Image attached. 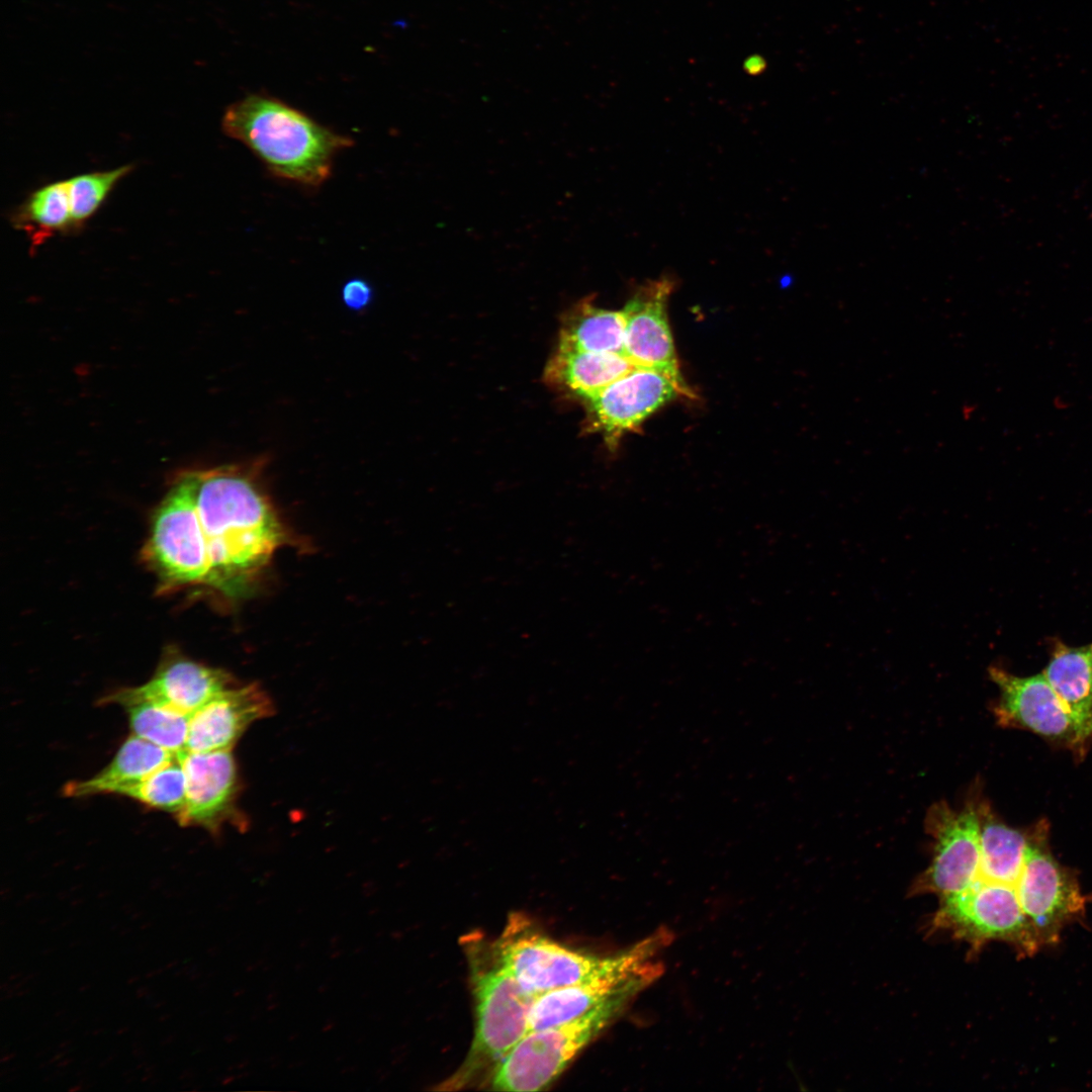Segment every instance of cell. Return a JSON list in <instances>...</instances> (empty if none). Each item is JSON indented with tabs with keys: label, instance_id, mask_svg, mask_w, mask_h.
I'll list each match as a JSON object with an SVG mask.
<instances>
[{
	"label": "cell",
	"instance_id": "6da1fadb",
	"mask_svg": "<svg viewBox=\"0 0 1092 1092\" xmlns=\"http://www.w3.org/2000/svg\"><path fill=\"white\" fill-rule=\"evenodd\" d=\"M256 478L224 466L186 472L156 510L143 558L168 586L248 590L285 542Z\"/></svg>",
	"mask_w": 1092,
	"mask_h": 1092
},
{
	"label": "cell",
	"instance_id": "7a4b0ae2",
	"mask_svg": "<svg viewBox=\"0 0 1092 1092\" xmlns=\"http://www.w3.org/2000/svg\"><path fill=\"white\" fill-rule=\"evenodd\" d=\"M221 128L248 147L273 175L312 187L331 176L335 156L353 145L349 136L263 95H249L231 104Z\"/></svg>",
	"mask_w": 1092,
	"mask_h": 1092
},
{
	"label": "cell",
	"instance_id": "3957f363",
	"mask_svg": "<svg viewBox=\"0 0 1092 1092\" xmlns=\"http://www.w3.org/2000/svg\"><path fill=\"white\" fill-rule=\"evenodd\" d=\"M672 939L657 930L614 954H597L566 946L547 935L529 916L511 913L494 946L511 974L528 992L541 993L595 977L632 976L661 965L653 961Z\"/></svg>",
	"mask_w": 1092,
	"mask_h": 1092
},
{
	"label": "cell",
	"instance_id": "277c9868",
	"mask_svg": "<svg viewBox=\"0 0 1092 1092\" xmlns=\"http://www.w3.org/2000/svg\"><path fill=\"white\" fill-rule=\"evenodd\" d=\"M475 1004V1028L460 1067L438 1090L483 1084L529 1030L536 995L525 990L503 963L493 940L479 933L463 939Z\"/></svg>",
	"mask_w": 1092,
	"mask_h": 1092
},
{
	"label": "cell",
	"instance_id": "5b68a950",
	"mask_svg": "<svg viewBox=\"0 0 1092 1092\" xmlns=\"http://www.w3.org/2000/svg\"><path fill=\"white\" fill-rule=\"evenodd\" d=\"M632 998L623 996L569 1021L528 1031L483 1084L494 1091L544 1090L623 1012Z\"/></svg>",
	"mask_w": 1092,
	"mask_h": 1092
},
{
	"label": "cell",
	"instance_id": "8992f818",
	"mask_svg": "<svg viewBox=\"0 0 1092 1092\" xmlns=\"http://www.w3.org/2000/svg\"><path fill=\"white\" fill-rule=\"evenodd\" d=\"M935 923L973 943L1010 942L1021 954L1041 946L1013 885L979 879L963 892L941 897Z\"/></svg>",
	"mask_w": 1092,
	"mask_h": 1092
},
{
	"label": "cell",
	"instance_id": "52a82bcc",
	"mask_svg": "<svg viewBox=\"0 0 1092 1092\" xmlns=\"http://www.w3.org/2000/svg\"><path fill=\"white\" fill-rule=\"evenodd\" d=\"M989 673L1000 692L993 713L1001 726L1024 728L1076 750L1092 741V725L1068 710L1042 673L1017 676L996 666Z\"/></svg>",
	"mask_w": 1092,
	"mask_h": 1092
},
{
	"label": "cell",
	"instance_id": "ba28073f",
	"mask_svg": "<svg viewBox=\"0 0 1092 1092\" xmlns=\"http://www.w3.org/2000/svg\"><path fill=\"white\" fill-rule=\"evenodd\" d=\"M933 841L932 858L916 882V890L940 897L963 892L980 876V821L978 807L969 800L954 810L945 801L934 803L924 820Z\"/></svg>",
	"mask_w": 1092,
	"mask_h": 1092
},
{
	"label": "cell",
	"instance_id": "9c48e42d",
	"mask_svg": "<svg viewBox=\"0 0 1092 1092\" xmlns=\"http://www.w3.org/2000/svg\"><path fill=\"white\" fill-rule=\"evenodd\" d=\"M1015 889L1041 945L1057 941L1062 928L1084 913L1085 898L1074 877L1033 842Z\"/></svg>",
	"mask_w": 1092,
	"mask_h": 1092
},
{
	"label": "cell",
	"instance_id": "30bf717a",
	"mask_svg": "<svg viewBox=\"0 0 1092 1092\" xmlns=\"http://www.w3.org/2000/svg\"><path fill=\"white\" fill-rule=\"evenodd\" d=\"M671 278L662 276L639 285L622 309L625 315V356L636 366L657 370L691 397L676 358L667 305Z\"/></svg>",
	"mask_w": 1092,
	"mask_h": 1092
},
{
	"label": "cell",
	"instance_id": "8fae6325",
	"mask_svg": "<svg viewBox=\"0 0 1092 1092\" xmlns=\"http://www.w3.org/2000/svg\"><path fill=\"white\" fill-rule=\"evenodd\" d=\"M684 392L667 375L653 369L635 367L586 404L588 431L600 433L610 448L621 437L639 427L651 414Z\"/></svg>",
	"mask_w": 1092,
	"mask_h": 1092
},
{
	"label": "cell",
	"instance_id": "7c38bea8",
	"mask_svg": "<svg viewBox=\"0 0 1092 1092\" xmlns=\"http://www.w3.org/2000/svg\"><path fill=\"white\" fill-rule=\"evenodd\" d=\"M186 777V798L176 816L181 825L216 833L226 823L242 822L237 806L240 781L232 749L177 753Z\"/></svg>",
	"mask_w": 1092,
	"mask_h": 1092
},
{
	"label": "cell",
	"instance_id": "4fadbf2b",
	"mask_svg": "<svg viewBox=\"0 0 1092 1092\" xmlns=\"http://www.w3.org/2000/svg\"><path fill=\"white\" fill-rule=\"evenodd\" d=\"M234 686L235 679L224 670L176 655L161 663L146 684L120 689L104 698L103 703L123 707L133 702L153 701L192 714Z\"/></svg>",
	"mask_w": 1092,
	"mask_h": 1092
},
{
	"label": "cell",
	"instance_id": "5bb4252c",
	"mask_svg": "<svg viewBox=\"0 0 1092 1092\" xmlns=\"http://www.w3.org/2000/svg\"><path fill=\"white\" fill-rule=\"evenodd\" d=\"M273 704L256 684L237 685L219 693L191 714L186 750L233 749L256 721L271 716Z\"/></svg>",
	"mask_w": 1092,
	"mask_h": 1092
},
{
	"label": "cell",
	"instance_id": "9a60e30c",
	"mask_svg": "<svg viewBox=\"0 0 1092 1092\" xmlns=\"http://www.w3.org/2000/svg\"><path fill=\"white\" fill-rule=\"evenodd\" d=\"M662 973L658 968L643 974L595 977L539 994L532 1003L529 1030L560 1024L623 996H636Z\"/></svg>",
	"mask_w": 1092,
	"mask_h": 1092
},
{
	"label": "cell",
	"instance_id": "2e32d148",
	"mask_svg": "<svg viewBox=\"0 0 1092 1092\" xmlns=\"http://www.w3.org/2000/svg\"><path fill=\"white\" fill-rule=\"evenodd\" d=\"M635 367L625 355L557 347L544 378L552 387L586 401Z\"/></svg>",
	"mask_w": 1092,
	"mask_h": 1092
},
{
	"label": "cell",
	"instance_id": "e0dca14e",
	"mask_svg": "<svg viewBox=\"0 0 1092 1092\" xmlns=\"http://www.w3.org/2000/svg\"><path fill=\"white\" fill-rule=\"evenodd\" d=\"M176 756L177 753L132 734L121 744L104 768L92 778L67 784L64 794L73 798L118 794L147 779Z\"/></svg>",
	"mask_w": 1092,
	"mask_h": 1092
},
{
	"label": "cell",
	"instance_id": "ac0fdd59",
	"mask_svg": "<svg viewBox=\"0 0 1092 1092\" xmlns=\"http://www.w3.org/2000/svg\"><path fill=\"white\" fill-rule=\"evenodd\" d=\"M625 326L622 309L599 307L585 297L562 316L558 348L625 355Z\"/></svg>",
	"mask_w": 1092,
	"mask_h": 1092
},
{
	"label": "cell",
	"instance_id": "d6986e66",
	"mask_svg": "<svg viewBox=\"0 0 1092 1092\" xmlns=\"http://www.w3.org/2000/svg\"><path fill=\"white\" fill-rule=\"evenodd\" d=\"M980 821L979 879L1015 886L1031 846L1027 836L996 820L986 804H978Z\"/></svg>",
	"mask_w": 1092,
	"mask_h": 1092
},
{
	"label": "cell",
	"instance_id": "ffe728a7",
	"mask_svg": "<svg viewBox=\"0 0 1092 1092\" xmlns=\"http://www.w3.org/2000/svg\"><path fill=\"white\" fill-rule=\"evenodd\" d=\"M10 220L27 236L30 251L52 237L75 233L67 181H55L31 192L11 213Z\"/></svg>",
	"mask_w": 1092,
	"mask_h": 1092
},
{
	"label": "cell",
	"instance_id": "44dd1931",
	"mask_svg": "<svg viewBox=\"0 0 1092 1092\" xmlns=\"http://www.w3.org/2000/svg\"><path fill=\"white\" fill-rule=\"evenodd\" d=\"M1042 674L1068 710L1092 725V643L1057 642Z\"/></svg>",
	"mask_w": 1092,
	"mask_h": 1092
},
{
	"label": "cell",
	"instance_id": "7402d4cb",
	"mask_svg": "<svg viewBox=\"0 0 1092 1092\" xmlns=\"http://www.w3.org/2000/svg\"><path fill=\"white\" fill-rule=\"evenodd\" d=\"M123 708L132 734L174 753L186 749L191 714L153 701L133 702Z\"/></svg>",
	"mask_w": 1092,
	"mask_h": 1092
},
{
	"label": "cell",
	"instance_id": "603a6c76",
	"mask_svg": "<svg viewBox=\"0 0 1092 1092\" xmlns=\"http://www.w3.org/2000/svg\"><path fill=\"white\" fill-rule=\"evenodd\" d=\"M132 169L133 165L128 164L107 171L79 174L66 180L75 233L81 231Z\"/></svg>",
	"mask_w": 1092,
	"mask_h": 1092
},
{
	"label": "cell",
	"instance_id": "cb8c5ba5",
	"mask_svg": "<svg viewBox=\"0 0 1092 1092\" xmlns=\"http://www.w3.org/2000/svg\"><path fill=\"white\" fill-rule=\"evenodd\" d=\"M125 796L153 809L172 813L175 817L182 811L186 798V777L176 756L142 782L121 790Z\"/></svg>",
	"mask_w": 1092,
	"mask_h": 1092
},
{
	"label": "cell",
	"instance_id": "d4e9b609",
	"mask_svg": "<svg viewBox=\"0 0 1092 1092\" xmlns=\"http://www.w3.org/2000/svg\"><path fill=\"white\" fill-rule=\"evenodd\" d=\"M372 287L363 279L354 278L346 282L342 289V298L347 307L354 310L365 308L372 300Z\"/></svg>",
	"mask_w": 1092,
	"mask_h": 1092
},
{
	"label": "cell",
	"instance_id": "484cf974",
	"mask_svg": "<svg viewBox=\"0 0 1092 1092\" xmlns=\"http://www.w3.org/2000/svg\"><path fill=\"white\" fill-rule=\"evenodd\" d=\"M766 67V61L760 55H751L743 63L744 72L751 76L760 75L765 71Z\"/></svg>",
	"mask_w": 1092,
	"mask_h": 1092
},
{
	"label": "cell",
	"instance_id": "4316f807",
	"mask_svg": "<svg viewBox=\"0 0 1092 1092\" xmlns=\"http://www.w3.org/2000/svg\"><path fill=\"white\" fill-rule=\"evenodd\" d=\"M70 1051H71V1049H67V1050L63 1049V1051H59V1052H56V1054H55V1055H54V1056H53V1057H52V1058L50 1059V1061H48V1062H49L50 1064H53V1063L59 1062V1061H60V1060H62V1059H63V1058H64V1057H65V1056H66V1055H67V1054H68V1053L70 1052Z\"/></svg>",
	"mask_w": 1092,
	"mask_h": 1092
},
{
	"label": "cell",
	"instance_id": "83f0119b",
	"mask_svg": "<svg viewBox=\"0 0 1092 1092\" xmlns=\"http://www.w3.org/2000/svg\"><path fill=\"white\" fill-rule=\"evenodd\" d=\"M193 1076H195V1073L192 1070L187 1069V1070H184L181 1073V1075L179 1076V1079L180 1080H186V1079L192 1078Z\"/></svg>",
	"mask_w": 1092,
	"mask_h": 1092
},
{
	"label": "cell",
	"instance_id": "f1b7e54d",
	"mask_svg": "<svg viewBox=\"0 0 1092 1092\" xmlns=\"http://www.w3.org/2000/svg\"><path fill=\"white\" fill-rule=\"evenodd\" d=\"M148 995H150L149 989L147 987H145V986H142L136 990V996L139 998L146 997Z\"/></svg>",
	"mask_w": 1092,
	"mask_h": 1092
},
{
	"label": "cell",
	"instance_id": "f546056e",
	"mask_svg": "<svg viewBox=\"0 0 1092 1092\" xmlns=\"http://www.w3.org/2000/svg\"><path fill=\"white\" fill-rule=\"evenodd\" d=\"M132 1055H133V1056H134L135 1058H138V1059H141V1058H143V1057H144V1056L146 1055V1052H145V1050H144V1049H143L142 1046H140V1048H134V1049H132Z\"/></svg>",
	"mask_w": 1092,
	"mask_h": 1092
},
{
	"label": "cell",
	"instance_id": "4dcf8cb0",
	"mask_svg": "<svg viewBox=\"0 0 1092 1092\" xmlns=\"http://www.w3.org/2000/svg\"><path fill=\"white\" fill-rule=\"evenodd\" d=\"M73 1061H74V1059H72V1058H68V1059L63 1058L62 1060L59 1061V1063L57 1064V1067L58 1068H65V1067L69 1066Z\"/></svg>",
	"mask_w": 1092,
	"mask_h": 1092
},
{
	"label": "cell",
	"instance_id": "1f68e13d",
	"mask_svg": "<svg viewBox=\"0 0 1092 1092\" xmlns=\"http://www.w3.org/2000/svg\"><path fill=\"white\" fill-rule=\"evenodd\" d=\"M15 1056H16V1054H15V1053H9V1052H8V1054L4 1055V1056H3L2 1058H1V1061H0V1062H1V1064H5V1063H7V1062H9V1061L13 1060V1059L15 1058Z\"/></svg>",
	"mask_w": 1092,
	"mask_h": 1092
},
{
	"label": "cell",
	"instance_id": "d6a6232c",
	"mask_svg": "<svg viewBox=\"0 0 1092 1092\" xmlns=\"http://www.w3.org/2000/svg\"><path fill=\"white\" fill-rule=\"evenodd\" d=\"M174 1039H175V1035H173V1034H171V1035H167V1036H166V1037H165V1038H164V1039H163V1040L161 1041V1044H162V1045H165V1044H169V1043H171V1042H172V1041H173Z\"/></svg>",
	"mask_w": 1092,
	"mask_h": 1092
},
{
	"label": "cell",
	"instance_id": "836d02e7",
	"mask_svg": "<svg viewBox=\"0 0 1092 1092\" xmlns=\"http://www.w3.org/2000/svg\"><path fill=\"white\" fill-rule=\"evenodd\" d=\"M162 972H163V969H158V970H155V971H151V972H149L148 974H146V976H145V977H146L147 979H150V978H152L153 976H157V975L161 974Z\"/></svg>",
	"mask_w": 1092,
	"mask_h": 1092
},
{
	"label": "cell",
	"instance_id": "e575fe53",
	"mask_svg": "<svg viewBox=\"0 0 1092 1092\" xmlns=\"http://www.w3.org/2000/svg\"><path fill=\"white\" fill-rule=\"evenodd\" d=\"M29 992H30V988H25V989H22V990H20V991L16 992V993H15V996H16V997H21V996H25V995H26V994H28Z\"/></svg>",
	"mask_w": 1092,
	"mask_h": 1092
},
{
	"label": "cell",
	"instance_id": "d590c367",
	"mask_svg": "<svg viewBox=\"0 0 1092 1092\" xmlns=\"http://www.w3.org/2000/svg\"><path fill=\"white\" fill-rule=\"evenodd\" d=\"M143 915H144L143 911H138V912H135V913H133L131 915L130 919L131 920H136V919L141 918Z\"/></svg>",
	"mask_w": 1092,
	"mask_h": 1092
},
{
	"label": "cell",
	"instance_id": "8d00e7d4",
	"mask_svg": "<svg viewBox=\"0 0 1092 1092\" xmlns=\"http://www.w3.org/2000/svg\"><path fill=\"white\" fill-rule=\"evenodd\" d=\"M72 1043V1039L64 1040L60 1043L59 1049H65Z\"/></svg>",
	"mask_w": 1092,
	"mask_h": 1092
},
{
	"label": "cell",
	"instance_id": "74e56055",
	"mask_svg": "<svg viewBox=\"0 0 1092 1092\" xmlns=\"http://www.w3.org/2000/svg\"><path fill=\"white\" fill-rule=\"evenodd\" d=\"M153 1077H155V1076L153 1075V1073H150V1072H148V1073H147V1074H146V1075H145V1076H144V1077L142 1078V1082H148V1081H149V1080H151V1079H152Z\"/></svg>",
	"mask_w": 1092,
	"mask_h": 1092
},
{
	"label": "cell",
	"instance_id": "f35d334b",
	"mask_svg": "<svg viewBox=\"0 0 1092 1092\" xmlns=\"http://www.w3.org/2000/svg\"><path fill=\"white\" fill-rule=\"evenodd\" d=\"M128 1029H129V1027H128V1026H122V1027H120V1028H119V1029H118V1030L116 1031V1034H117V1035L123 1034V1033L127 1032V1031H128Z\"/></svg>",
	"mask_w": 1092,
	"mask_h": 1092
},
{
	"label": "cell",
	"instance_id": "ab89813d",
	"mask_svg": "<svg viewBox=\"0 0 1092 1092\" xmlns=\"http://www.w3.org/2000/svg\"><path fill=\"white\" fill-rule=\"evenodd\" d=\"M178 964H179V962H178L177 960H175V961H172V962H170V963H168V964L166 965L165 969H171V968H173V967L177 966Z\"/></svg>",
	"mask_w": 1092,
	"mask_h": 1092
},
{
	"label": "cell",
	"instance_id": "60d3db41",
	"mask_svg": "<svg viewBox=\"0 0 1092 1092\" xmlns=\"http://www.w3.org/2000/svg\"><path fill=\"white\" fill-rule=\"evenodd\" d=\"M132 908H133V906H131V905H125V906H123V907H122V911H123V912H124L125 914H127V913H130V912H131Z\"/></svg>",
	"mask_w": 1092,
	"mask_h": 1092
},
{
	"label": "cell",
	"instance_id": "b9f144b4",
	"mask_svg": "<svg viewBox=\"0 0 1092 1092\" xmlns=\"http://www.w3.org/2000/svg\"><path fill=\"white\" fill-rule=\"evenodd\" d=\"M139 979H140V977H139V976H133V977H130V978H129V979L127 980V984L131 985V984H133V983L138 982V981H139Z\"/></svg>",
	"mask_w": 1092,
	"mask_h": 1092
},
{
	"label": "cell",
	"instance_id": "7bdbcfd3",
	"mask_svg": "<svg viewBox=\"0 0 1092 1092\" xmlns=\"http://www.w3.org/2000/svg\"><path fill=\"white\" fill-rule=\"evenodd\" d=\"M155 1069H156V1065H147L145 1067L146 1073H148V1072L152 1073Z\"/></svg>",
	"mask_w": 1092,
	"mask_h": 1092
},
{
	"label": "cell",
	"instance_id": "ee69618b",
	"mask_svg": "<svg viewBox=\"0 0 1092 1092\" xmlns=\"http://www.w3.org/2000/svg\"><path fill=\"white\" fill-rule=\"evenodd\" d=\"M50 1050H51V1048H47V1049L42 1050L41 1052H38V1053H37V1054L35 1055V1058H39V1057H42V1056H43V1055H46V1054L48 1053V1051H50Z\"/></svg>",
	"mask_w": 1092,
	"mask_h": 1092
},
{
	"label": "cell",
	"instance_id": "f6af8a7d",
	"mask_svg": "<svg viewBox=\"0 0 1092 1092\" xmlns=\"http://www.w3.org/2000/svg\"><path fill=\"white\" fill-rule=\"evenodd\" d=\"M72 921H73V918H69L68 920L64 921V922H63V923H62V924L60 925V927H61V928H63V927H67L68 925H70V924L72 923Z\"/></svg>",
	"mask_w": 1092,
	"mask_h": 1092
},
{
	"label": "cell",
	"instance_id": "bcb514c9",
	"mask_svg": "<svg viewBox=\"0 0 1092 1092\" xmlns=\"http://www.w3.org/2000/svg\"><path fill=\"white\" fill-rule=\"evenodd\" d=\"M165 1003H166L165 1001H158V1002H156V1003H154V1004H153V1007H154V1008H156V1009H158V1008H160V1007L164 1006V1005H165Z\"/></svg>",
	"mask_w": 1092,
	"mask_h": 1092
},
{
	"label": "cell",
	"instance_id": "7dc6e473",
	"mask_svg": "<svg viewBox=\"0 0 1092 1092\" xmlns=\"http://www.w3.org/2000/svg\"><path fill=\"white\" fill-rule=\"evenodd\" d=\"M170 1017H171L170 1014H163L162 1016L159 1017L158 1020L164 1022V1021L168 1020Z\"/></svg>",
	"mask_w": 1092,
	"mask_h": 1092
},
{
	"label": "cell",
	"instance_id": "c3c4849f",
	"mask_svg": "<svg viewBox=\"0 0 1092 1092\" xmlns=\"http://www.w3.org/2000/svg\"><path fill=\"white\" fill-rule=\"evenodd\" d=\"M103 1031H104V1029L102 1027H100V1028L94 1029L93 1031H91V1033H92V1035H98Z\"/></svg>",
	"mask_w": 1092,
	"mask_h": 1092
},
{
	"label": "cell",
	"instance_id": "681fc988",
	"mask_svg": "<svg viewBox=\"0 0 1092 1092\" xmlns=\"http://www.w3.org/2000/svg\"><path fill=\"white\" fill-rule=\"evenodd\" d=\"M152 925H153V923L149 921V922H146V923H144L143 925H141V927H140V928H141L142 930H145V929H147V928L151 927Z\"/></svg>",
	"mask_w": 1092,
	"mask_h": 1092
},
{
	"label": "cell",
	"instance_id": "f907efd6",
	"mask_svg": "<svg viewBox=\"0 0 1092 1092\" xmlns=\"http://www.w3.org/2000/svg\"><path fill=\"white\" fill-rule=\"evenodd\" d=\"M91 986L89 984L83 985L79 988V992L83 993L87 991Z\"/></svg>",
	"mask_w": 1092,
	"mask_h": 1092
},
{
	"label": "cell",
	"instance_id": "816d5d0a",
	"mask_svg": "<svg viewBox=\"0 0 1092 1092\" xmlns=\"http://www.w3.org/2000/svg\"><path fill=\"white\" fill-rule=\"evenodd\" d=\"M20 976H21V973H14L13 975H11L9 977V980L12 981V980L18 979Z\"/></svg>",
	"mask_w": 1092,
	"mask_h": 1092
},
{
	"label": "cell",
	"instance_id": "f5cc1de1",
	"mask_svg": "<svg viewBox=\"0 0 1092 1092\" xmlns=\"http://www.w3.org/2000/svg\"><path fill=\"white\" fill-rule=\"evenodd\" d=\"M130 930H131L130 928H123V929H122V930L120 931V935H122V936H123V935H125V934L129 933V932H130Z\"/></svg>",
	"mask_w": 1092,
	"mask_h": 1092
},
{
	"label": "cell",
	"instance_id": "db71d44e",
	"mask_svg": "<svg viewBox=\"0 0 1092 1092\" xmlns=\"http://www.w3.org/2000/svg\"><path fill=\"white\" fill-rule=\"evenodd\" d=\"M9 989H10V987H9L8 983H3V984L1 985V990H2V991H5V990L7 991V990H9Z\"/></svg>",
	"mask_w": 1092,
	"mask_h": 1092
},
{
	"label": "cell",
	"instance_id": "11a10c76",
	"mask_svg": "<svg viewBox=\"0 0 1092 1092\" xmlns=\"http://www.w3.org/2000/svg\"><path fill=\"white\" fill-rule=\"evenodd\" d=\"M54 950H55V948H46L44 950H42V954L51 953Z\"/></svg>",
	"mask_w": 1092,
	"mask_h": 1092
},
{
	"label": "cell",
	"instance_id": "9f6ffc18",
	"mask_svg": "<svg viewBox=\"0 0 1092 1092\" xmlns=\"http://www.w3.org/2000/svg\"><path fill=\"white\" fill-rule=\"evenodd\" d=\"M86 1072H87V1070H82L81 1069L78 1072H76V1076H83Z\"/></svg>",
	"mask_w": 1092,
	"mask_h": 1092
},
{
	"label": "cell",
	"instance_id": "6f0895ef",
	"mask_svg": "<svg viewBox=\"0 0 1092 1092\" xmlns=\"http://www.w3.org/2000/svg\"><path fill=\"white\" fill-rule=\"evenodd\" d=\"M131 1073H132V1071H131V1070H125V1071H124V1072L122 1073V1076H124V1077H128L129 1075H131Z\"/></svg>",
	"mask_w": 1092,
	"mask_h": 1092
},
{
	"label": "cell",
	"instance_id": "680465c9",
	"mask_svg": "<svg viewBox=\"0 0 1092 1092\" xmlns=\"http://www.w3.org/2000/svg\"><path fill=\"white\" fill-rule=\"evenodd\" d=\"M50 920H51V918H49V917H46V918H43V919L39 920V921H38V923H39V924H44V923H47V922H48V921H50Z\"/></svg>",
	"mask_w": 1092,
	"mask_h": 1092
},
{
	"label": "cell",
	"instance_id": "91938a15",
	"mask_svg": "<svg viewBox=\"0 0 1092 1092\" xmlns=\"http://www.w3.org/2000/svg\"><path fill=\"white\" fill-rule=\"evenodd\" d=\"M146 1066H147V1063H146V1062H143V1063H141V1064L136 1065V1067H135V1068H136V1069H142V1068H145Z\"/></svg>",
	"mask_w": 1092,
	"mask_h": 1092
},
{
	"label": "cell",
	"instance_id": "94428289",
	"mask_svg": "<svg viewBox=\"0 0 1092 1092\" xmlns=\"http://www.w3.org/2000/svg\"><path fill=\"white\" fill-rule=\"evenodd\" d=\"M133 1080H134V1077H133V1076H128V1078L126 1079V1084H130V1083H132V1082H133Z\"/></svg>",
	"mask_w": 1092,
	"mask_h": 1092
},
{
	"label": "cell",
	"instance_id": "6125c7cd",
	"mask_svg": "<svg viewBox=\"0 0 1092 1092\" xmlns=\"http://www.w3.org/2000/svg\"><path fill=\"white\" fill-rule=\"evenodd\" d=\"M65 1012H66V1010H60V1011L56 1012L55 1016L59 1017V1016L65 1014Z\"/></svg>",
	"mask_w": 1092,
	"mask_h": 1092
},
{
	"label": "cell",
	"instance_id": "be15d7a7",
	"mask_svg": "<svg viewBox=\"0 0 1092 1092\" xmlns=\"http://www.w3.org/2000/svg\"><path fill=\"white\" fill-rule=\"evenodd\" d=\"M79 943H80V940L73 941V942L70 943V947H75Z\"/></svg>",
	"mask_w": 1092,
	"mask_h": 1092
},
{
	"label": "cell",
	"instance_id": "e7e4bbea",
	"mask_svg": "<svg viewBox=\"0 0 1092 1092\" xmlns=\"http://www.w3.org/2000/svg\"><path fill=\"white\" fill-rule=\"evenodd\" d=\"M159 1081H160V1079H155L154 1081H152L151 1082V1087L156 1086Z\"/></svg>",
	"mask_w": 1092,
	"mask_h": 1092
},
{
	"label": "cell",
	"instance_id": "03108f58",
	"mask_svg": "<svg viewBox=\"0 0 1092 1092\" xmlns=\"http://www.w3.org/2000/svg\"><path fill=\"white\" fill-rule=\"evenodd\" d=\"M116 928H117V925H114V926L111 927V929H113V930H115Z\"/></svg>",
	"mask_w": 1092,
	"mask_h": 1092
}]
</instances>
